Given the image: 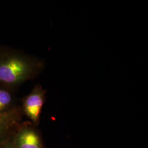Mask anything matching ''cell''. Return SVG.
I'll return each mask as SVG.
<instances>
[{
	"label": "cell",
	"mask_w": 148,
	"mask_h": 148,
	"mask_svg": "<svg viewBox=\"0 0 148 148\" xmlns=\"http://www.w3.org/2000/svg\"><path fill=\"white\" fill-rule=\"evenodd\" d=\"M42 59L6 45H0V85L17 90L37 77L45 68Z\"/></svg>",
	"instance_id": "1"
},
{
	"label": "cell",
	"mask_w": 148,
	"mask_h": 148,
	"mask_svg": "<svg viewBox=\"0 0 148 148\" xmlns=\"http://www.w3.org/2000/svg\"><path fill=\"white\" fill-rule=\"evenodd\" d=\"M47 90L43 88L40 84L33 87L31 92L21 99V110L23 115L29 121L38 127L41 119L43 106L46 101Z\"/></svg>",
	"instance_id": "2"
},
{
	"label": "cell",
	"mask_w": 148,
	"mask_h": 148,
	"mask_svg": "<svg viewBox=\"0 0 148 148\" xmlns=\"http://www.w3.org/2000/svg\"><path fill=\"white\" fill-rule=\"evenodd\" d=\"M15 148H46L38 127L30 121H22L12 136Z\"/></svg>",
	"instance_id": "3"
},
{
	"label": "cell",
	"mask_w": 148,
	"mask_h": 148,
	"mask_svg": "<svg viewBox=\"0 0 148 148\" xmlns=\"http://www.w3.org/2000/svg\"><path fill=\"white\" fill-rule=\"evenodd\" d=\"M23 116L20 104L10 111L0 114V143L13 136Z\"/></svg>",
	"instance_id": "4"
},
{
	"label": "cell",
	"mask_w": 148,
	"mask_h": 148,
	"mask_svg": "<svg viewBox=\"0 0 148 148\" xmlns=\"http://www.w3.org/2000/svg\"><path fill=\"white\" fill-rule=\"evenodd\" d=\"M16 90L0 85V114L10 111L19 105L16 96Z\"/></svg>",
	"instance_id": "5"
},
{
	"label": "cell",
	"mask_w": 148,
	"mask_h": 148,
	"mask_svg": "<svg viewBox=\"0 0 148 148\" xmlns=\"http://www.w3.org/2000/svg\"><path fill=\"white\" fill-rule=\"evenodd\" d=\"M0 148H15L12 142V136L5 141L0 143Z\"/></svg>",
	"instance_id": "6"
}]
</instances>
